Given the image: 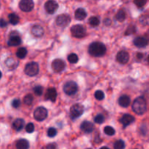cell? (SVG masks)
Segmentation results:
<instances>
[{"label": "cell", "instance_id": "46", "mask_svg": "<svg viewBox=\"0 0 149 149\" xmlns=\"http://www.w3.org/2000/svg\"><path fill=\"white\" fill-rule=\"evenodd\" d=\"M87 149H91V148H87Z\"/></svg>", "mask_w": 149, "mask_h": 149}, {"label": "cell", "instance_id": "10", "mask_svg": "<svg viewBox=\"0 0 149 149\" xmlns=\"http://www.w3.org/2000/svg\"><path fill=\"white\" fill-rule=\"evenodd\" d=\"M45 8L49 14H54L58 8V4L55 0H48L45 4Z\"/></svg>", "mask_w": 149, "mask_h": 149}, {"label": "cell", "instance_id": "25", "mask_svg": "<svg viewBox=\"0 0 149 149\" xmlns=\"http://www.w3.org/2000/svg\"><path fill=\"white\" fill-rule=\"evenodd\" d=\"M126 18V13L123 10H119L116 15V19L119 22H123Z\"/></svg>", "mask_w": 149, "mask_h": 149}, {"label": "cell", "instance_id": "28", "mask_svg": "<svg viewBox=\"0 0 149 149\" xmlns=\"http://www.w3.org/2000/svg\"><path fill=\"white\" fill-rule=\"evenodd\" d=\"M33 101V97L32 96V95L28 94L26 95V96L23 98V102H24L25 104L28 105V106H30V105L32 104Z\"/></svg>", "mask_w": 149, "mask_h": 149}, {"label": "cell", "instance_id": "39", "mask_svg": "<svg viewBox=\"0 0 149 149\" xmlns=\"http://www.w3.org/2000/svg\"><path fill=\"white\" fill-rule=\"evenodd\" d=\"M140 21L143 26H146L148 24V17L147 15H143L140 17Z\"/></svg>", "mask_w": 149, "mask_h": 149}, {"label": "cell", "instance_id": "26", "mask_svg": "<svg viewBox=\"0 0 149 149\" xmlns=\"http://www.w3.org/2000/svg\"><path fill=\"white\" fill-rule=\"evenodd\" d=\"M26 55H27V50H26V48L24 47L19 48V49H17V52H16V55H17V58H21V59L24 58L26 56Z\"/></svg>", "mask_w": 149, "mask_h": 149}, {"label": "cell", "instance_id": "17", "mask_svg": "<svg viewBox=\"0 0 149 149\" xmlns=\"http://www.w3.org/2000/svg\"><path fill=\"white\" fill-rule=\"evenodd\" d=\"M45 97H46L47 100H49L52 102H55L57 98L56 90L55 88H53V87L48 89L46 93V96Z\"/></svg>", "mask_w": 149, "mask_h": 149}, {"label": "cell", "instance_id": "31", "mask_svg": "<svg viewBox=\"0 0 149 149\" xmlns=\"http://www.w3.org/2000/svg\"><path fill=\"white\" fill-rule=\"evenodd\" d=\"M125 143L123 141L119 140L117 141L113 145V148L114 149H125Z\"/></svg>", "mask_w": 149, "mask_h": 149}, {"label": "cell", "instance_id": "8", "mask_svg": "<svg viewBox=\"0 0 149 149\" xmlns=\"http://www.w3.org/2000/svg\"><path fill=\"white\" fill-rule=\"evenodd\" d=\"M55 23L60 27H65L71 23V17L66 14L60 15L55 19Z\"/></svg>", "mask_w": 149, "mask_h": 149}, {"label": "cell", "instance_id": "22", "mask_svg": "<svg viewBox=\"0 0 149 149\" xmlns=\"http://www.w3.org/2000/svg\"><path fill=\"white\" fill-rule=\"evenodd\" d=\"M23 125H24V121H23V119H17L13 122V127L15 130L19 132V131L22 130V129L23 127Z\"/></svg>", "mask_w": 149, "mask_h": 149}, {"label": "cell", "instance_id": "27", "mask_svg": "<svg viewBox=\"0 0 149 149\" xmlns=\"http://www.w3.org/2000/svg\"><path fill=\"white\" fill-rule=\"evenodd\" d=\"M89 23L93 27H96V26H97L100 24V20L96 16H93V17H91L89 19Z\"/></svg>", "mask_w": 149, "mask_h": 149}, {"label": "cell", "instance_id": "42", "mask_svg": "<svg viewBox=\"0 0 149 149\" xmlns=\"http://www.w3.org/2000/svg\"><path fill=\"white\" fill-rule=\"evenodd\" d=\"M7 26V23L4 19H0V27L4 28Z\"/></svg>", "mask_w": 149, "mask_h": 149}, {"label": "cell", "instance_id": "6", "mask_svg": "<svg viewBox=\"0 0 149 149\" xmlns=\"http://www.w3.org/2000/svg\"><path fill=\"white\" fill-rule=\"evenodd\" d=\"M78 90V85L74 81H67L63 87V91L68 95H73L76 94Z\"/></svg>", "mask_w": 149, "mask_h": 149}, {"label": "cell", "instance_id": "16", "mask_svg": "<svg viewBox=\"0 0 149 149\" xmlns=\"http://www.w3.org/2000/svg\"><path fill=\"white\" fill-rule=\"evenodd\" d=\"M31 33L36 37H41V36H43L44 33H45V30L39 25H35L32 27Z\"/></svg>", "mask_w": 149, "mask_h": 149}, {"label": "cell", "instance_id": "35", "mask_svg": "<svg viewBox=\"0 0 149 149\" xmlns=\"http://www.w3.org/2000/svg\"><path fill=\"white\" fill-rule=\"evenodd\" d=\"M33 92H34V93L36 95H42V93H43V87H41V86H36V87L33 88Z\"/></svg>", "mask_w": 149, "mask_h": 149}, {"label": "cell", "instance_id": "15", "mask_svg": "<svg viewBox=\"0 0 149 149\" xmlns=\"http://www.w3.org/2000/svg\"><path fill=\"white\" fill-rule=\"evenodd\" d=\"M81 130L85 133H91L94 130V125L88 121H84L81 125Z\"/></svg>", "mask_w": 149, "mask_h": 149}, {"label": "cell", "instance_id": "20", "mask_svg": "<svg viewBox=\"0 0 149 149\" xmlns=\"http://www.w3.org/2000/svg\"><path fill=\"white\" fill-rule=\"evenodd\" d=\"M87 17V12L83 8H78L75 12V18L77 20H83Z\"/></svg>", "mask_w": 149, "mask_h": 149}, {"label": "cell", "instance_id": "14", "mask_svg": "<svg viewBox=\"0 0 149 149\" xmlns=\"http://www.w3.org/2000/svg\"><path fill=\"white\" fill-rule=\"evenodd\" d=\"M134 121H135V118H134V116H132V115L125 114L122 118H121L119 122H121V124H122V125H123L125 127H126L131 125Z\"/></svg>", "mask_w": 149, "mask_h": 149}, {"label": "cell", "instance_id": "2", "mask_svg": "<svg viewBox=\"0 0 149 149\" xmlns=\"http://www.w3.org/2000/svg\"><path fill=\"white\" fill-rule=\"evenodd\" d=\"M132 110L136 114L143 115L147 111L146 100L143 97H139L134 100L132 103Z\"/></svg>", "mask_w": 149, "mask_h": 149}, {"label": "cell", "instance_id": "40", "mask_svg": "<svg viewBox=\"0 0 149 149\" xmlns=\"http://www.w3.org/2000/svg\"><path fill=\"white\" fill-rule=\"evenodd\" d=\"M12 106H13V107L15 108V109L18 108L20 106V100H18V99H15L13 101V103H12Z\"/></svg>", "mask_w": 149, "mask_h": 149}, {"label": "cell", "instance_id": "9", "mask_svg": "<svg viewBox=\"0 0 149 149\" xmlns=\"http://www.w3.org/2000/svg\"><path fill=\"white\" fill-rule=\"evenodd\" d=\"M19 7L23 12H31L34 7L33 0H20Z\"/></svg>", "mask_w": 149, "mask_h": 149}, {"label": "cell", "instance_id": "45", "mask_svg": "<svg viewBox=\"0 0 149 149\" xmlns=\"http://www.w3.org/2000/svg\"><path fill=\"white\" fill-rule=\"evenodd\" d=\"M1 72L0 71V79H1Z\"/></svg>", "mask_w": 149, "mask_h": 149}, {"label": "cell", "instance_id": "3", "mask_svg": "<svg viewBox=\"0 0 149 149\" xmlns=\"http://www.w3.org/2000/svg\"><path fill=\"white\" fill-rule=\"evenodd\" d=\"M71 34L74 37L78 38V39H81L85 36L86 35V29L81 25H75V26H72L71 29Z\"/></svg>", "mask_w": 149, "mask_h": 149}, {"label": "cell", "instance_id": "44", "mask_svg": "<svg viewBox=\"0 0 149 149\" xmlns=\"http://www.w3.org/2000/svg\"><path fill=\"white\" fill-rule=\"evenodd\" d=\"M100 149H109V148H107V147H102V148H100Z\"/></svg>", "mask_w": 149, "mask_h": 149}, {"label": "cell", "instance_id": "23", "mask_svg": "<svg viewBox=\"0 0 149 149\" xmlns=\"http://www.w3.org/2000/svg\"><path fill=\"white\" fill-rule=\"evenodd\" d=\"M16 148L17 149H29V143L26 139H20L16 143Z\"/></svg>", "mask_w": 149, "mask_h": 149}, {"label": "cell", "instance_id": "43", "mask_svg": "<svg viewBox=\"0 0 149 149\" xmlns=\"http://www.w3.org/2000/svg\"><path fill=\"white\" fill-rule=\"evenodd\" d=\"M104 24L106 25V26H110L111 24V20H110V19L109 18H106V20H104Z\"/></svg>", "mask_w": 149, "mask_h": 149}, {"label": "cell", "instance_id": "7", "mask_svg": "<svg viewBox=\"0 0 149 149\" xmlns=\"http://www.w3.org/2000/svg\"><path fill=\"white\" fill-rule=\"evenodd\" d=\"M47 110L44 107L37 108L33 112V116H34L35 119L39 121V122H42V121L45 120L47 116Z\"/></svg>", "mask_w": 149, "mask_h": 149}, {"label": "cell", "instance_id": "11", "mask_svg": "<svg viewBox=\"0 0 149 149\" xmlns=\"http://www.w3.org/2000/svg\"><path fill=\"white\" fill-rule=\"evenodd\" d=\"M65 67V62L61 59H55L52 63V68L55 72H61L63 71Z\"/></svg>", "mask_w": 149, "mask_h": 149}, {"label": "cell", "instance_id": "21", "mask_svg": "<svg viewBox=\"0 0 149 149\" xmlns=\"http://www.w3.org/2000/svg\"><path fill=\"white\" fill-rule=\"evenodd\" d=\"M5 63L6 65L8 67V68H10V70H13L17 67V65H18V61L13 58H9L8 59H7Z\"/></svg>", "mask_w": 149, "mask_h": 149}, {"label": "cell", "instance_id": "12", "mask_svg": "<svg viewBox=\"0 0 149 149\" xmlns=\"http://www.w3.org/2000/svg\"><path fill=\"white\" fill-rule=\"evenodd\" d=\"M116 59L119 63L122 64H126L130 60V55L126 51H120L118 52Z\"/></svg>", "mask_w": 149, "mask_h": 149}, {"label": "cell", "instance_id": "30", "mask_svg": "<svg viewBox=\"0 0 149 149\" xmlns=\"http://www.w3.org/2000/svg\"><path fill=\"white\" fill-rule=\"evenodd\" d=\"M104 132L107 135H109V136H112V135H114L115 132H116V131H115V130L113 129L112 127L106 126V127L104 128Z\"/></svg>", "mask_w": 149, "mask_h": 149}, {"label": "cell", "instance_id": "38", "mask_svg": "<svg viewBox=\"0 0 149 149\" xmlns=\"http://www.w3.org/2000/svg\"><path fill=\"white\" fill-rule=\"evenodd\" d=\"M26 131L29 133H31L34 131V125L33 123H29L26 127Z\"/></svg>", "mask_w": 149, "mask_h": 149}, {"label": "cell", "instance_id": "34", "mask_svg": "<svg viewBox=\"0 0 149 149\" xmlns=\"http://www.w3.org/2000/svg\"><path fill=\"white\" fill-rule=\"evenodd\" d=\"M136 31V27L133 25H130L129 27L127 29L126 31H125V35H130L132 34V33H135Z\"/></svg>", "mask_w": 149, "mask_h": 149}, {"label": "cell", "instance_id": "24", "mask_svg": "<svg viewBox=\"0 0 149 149\" xmlns=\"http://www.w3.org/2000/svg\"><path fill=\"white\" fill-rule=\"evenodd\" d=\"M8 18L9 21H10V23L12 25H17L19 23V20H20V18H19L18 16L16 14H14V13H12V14L9 15Z\"/></svg>", "mask_w": 149, "mask_h": 149}, {"label": "cell", "instance_id": "5", "mask_svg": "<svg viewBox=\"0 0 149 149\" xmlns=\"http://www.w3.org/2000/svg\"><path fill=\"white\" fill-rule=\"evenodd\" d=\"M84 111V106L79 103L74 104V106H71L70 109V114L72 119H77V118L80 117L83 114Z\"/></svg>", "mask_w": 149, "mask_h": 149}, {"label": "cell", "instance_id": "37", "mask_svg": "<svg viewBox=\"0 0 149 149\" xmlns=\"http://www.w3.org/2000/svg\"><path fill=\"white\" fill-rule=\"evenodd\" d=\"M147 2V0H134V3L138 7H143Z\"/></svg>", "mask_w": 149, "mask_h": 149}, {"label": "cell", "instance_id": "19", "mask_svg": "<svg viewBox=\"0 0 149 149\" xmlns=\"http://www.w3.org/2000/svg\"><path fill=\"white\" fill-rule=\"evenodd\" d=\"M134 45L139 48L146 47L148 45V41L143 37L135 38L134 40Z\"/></svg>", "mask_w": 149, "mask_h": 149}, {"label": "cell", "instance_id": "18", "mask_svg": "<svg viewBox=\"0 0 149 149\" xmlns=\"http://www.w3.org/2000/svg\"><path fill=\"white\" fill-rule=\"evenodd\" d=\"M131 100L129 96L122 95L119 98V106L123 108H127L130 105Z\"/></svg>", "mask_w": 149, "mask_h": 149}, {"label": "cell", "instance_id": "33", "mask_svg": "<svg viewBox=\"0 0 149 149\" xmlns=\"http://www.w3.org/2000/svg\"><path fill=\"white\" fill-rule=\"evenodd\" d=\"M104 120H105L104 116H103V114H100H100H97L94 119L95 122L97 124H103V122H104Z\"/></svg>", "mask_w": 149, "mask_h": 149}, {"label": "cell", "instance_id": "32", "mask_svg": "<svg viewBox=\"0 0 149 149\" xmlns=\"http://www.w3.org/2000/svg\"><path fill=\"white\" fill-rule=\"evenodd\" d=\"M95 97L98 100H103L105 97L104 93H103V91H101V90H97V91L95 93Z\"/></svg>", "mask_w": 149, "mask_h": 149}, {"label": "cell", "instance_id": "29", "mask_svg": "<svg viewBox=\"0 0 149 149\" xmlns=\"http://www.w3.org/2000/svg\"><path fill=\"white\" fill-rule=\"evenodd\" d=\"M67 58H68V61H69L71 63H77L79 61L78 56H77V55H76L75 53L70 54Z\"/></svg>", "mask_w": 149, "mask_h": 149}, {"label": "cell", "instance_id": "4", "mask_svg": "<svg viewBox=\"0 0 149 149\" xmlns=\"http://www.w3.org/2000/svg\"><path fill=\"white\" fill-rule=\"evenodd\" d=\"M39 71V67L36 63L31 62L25 67V73L29 77H34L37 75Z\"/></svg>", "mask_w": 149, "mask_h": 149}, {"label": "cell", "instance_id": "1", "mask_svg": "<svg viewBox=\"0 0 149 149\" xmlns=\"http://www.w3.org/2000/svg\"><path fill=\"white\" fill-rule=\"evenodd\" d=\"M88 52L92 56L98 58L105 55L106 52V47L101 42H93L89 47Z\"/></svg>", "mask_w": 149, "mask_h": 149}, {"label": "cell", "instance_id": "36", "mask_svg": "<svg viewBox=\"0 0 149 149\" xmlns=\"http://www.w3.org/2000/svg\"><path fill=\"white\" fill-rule=\"evenodd\" d=\"M57 135V130L54 127H50L47 131V135L49 138H54Z\"/></svg>", "mask_w": 149, "mask_h": 149}, {"label": "cell", "instance_id": "41", "mask_svg": "<svg viewBox=\"0 0 149 149\" xmlns=\"http://www.w3.org/2000/svg\"><path fill=\"white\" fill-rule=\"evenodd\" d=\"M57 145L55 143H49L48 145H47V146L45 147V149H56Z\"/></svg>", "mask_w": 149, "mask_h": 149}, {"label": "cell", "instance_id": "13", "mask_svg": "<svg viewBox=\"0 0 149 149\" xmlns=\"http://www.w3.org/2000/svg\"><path fill=\"white\" fill-rule=\"evenodd\" d=\"M22 41L20 36L17 34H13L10 33V37L8 40V45L10 47L18 46L21 44Z\"/></svg>", "mask_w": 149, "mask_h": 149}]
</instances>
